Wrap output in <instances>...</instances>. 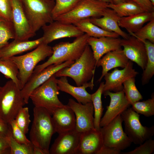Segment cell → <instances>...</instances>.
I'll return each instance as SVG.
<instances>
[{"mask_svg": "<svg viewBox=\"0 0 154 154\" xmlns=\"http://www.w3.org/2000/svg\"><path fill=\"white\" fill-rule=\"evenodd\" d=\"M11 132L10 125L0 117V133L7 135Z\"/></svg>", "mask_w": 154, "mask_h": 154, "instance_id": "obj_45", "label": "cell"}, {"mask_svg": "<svg viewBox=\"0 0 154 154\" xmlns=\"http://www.w3.org/2000/svg\"><path fill=\"white\" fill-rule=\"evenodd\" d=\"M135 78H129L123 84V90L125 96L131 105L143 99L142 95L136 86Z\"/></svg>", "mask_w": 154, "mask_h": 154, "instance_id": "obj_34", "label": "cell"}, {"mask_svg": "<svg viewBox=\"0 0 154 154\" xmlns=\"http://www.w3.org/2000/svg\"><path fill=\"white\" fill-rule=\"evenodd\" d=\"M103 94L105 96H108L110 100L109 105L106 107L105 113L100 120V127L107 125L117 116L121 115L131 105L123 90L114 92L107 91Z\"/></svg>", "mask_w": 154, "mask_h": 154, "instance_id": "obj_16", "label": "cell"}, {"mask_svg": "<svg viewBox=\"0 0 154 154\" xmlns=\"http://www.w3.org/2000/svg\"><path fill=\"white\" fill-rule=\"evenodd\" d=\"M120 18L114 10L107 7L101 17H91L90 20L93 24L104 30L115 33L123 39H127L130 35L121 30L118 25Z\"/></svg>", "mask_w": 154, "mask_h": 154, "instance_id": "obj_21", "label": "cell"}, {"mask_svg": "<svg viewBox=\"0 0 154 154\" xmlns=\"http://www.w3.org/2000/svg\"><path fill=\"white\" fill-rule=\"evenodd\" d=\"M121 40L119 37H89L87 39V43L92 50L96 63L107 53L122 48Z\"/></svg>", "mask_w": 154, "mask_h": 154, "instance_id": "obj_20", "label": "cell"}, {"mask_svg": "<svg viewBox=\"0 0 154 154\" xmlns=\"http://www.w3.org/2000/svg\"><path fill=\"white\" fill-rule=\"evenodd\" d=\"M112 1L113 3L114 4H118L127 1H129L128 0H112Z\"/></svg>", "mask_w": 154, "mask_h": 154, "instance_id": "obj_47", "label": "cell"}, {"mask_svg": "<svg viewBox=\"0 0 154 154\" xmlns=\"http://www.w3.org/2000/svg\"><path fill=\"white\" fill-rule=\"evenodd\" d=\"M0 17L12 21V8L10 0H0Z\"/></svg>", "mask_w": 154, "mask_h": 154, "instance_id": "obj_41", "label": "cell"}, {"mask_svg": "<svg viewBox=\"0 0 154 154\" xmlns=\"http://www.w3.org/2000/svg\"><path fill=\"white\" fill-rule=\"evenodd\" d=\"M52 115L55 131L58 134L75 129V115L73 110L67 105L57 109Z\"/></svg>", "mask_w": 154, "mask_h": 154, "instance_id": "obj_23", "label": "cell"}, {"mask_svg": "<svg viewBox=\"0 0 154 154\" xmlns=\"http://www.w3.org/2000/svg\"><path fill=\"white\" fill-rule=\"evenodd\" d=\"M107 7L114 10L121 17L129 16L145 11L138 4L131 1L118 4L109 3Z\"/></svg>", "mask_w": 154, "mask_h": 154, "instance_id": "obj_29", "label": "cell"}, {"mask_svg": "<svg viewBox=\"0 0 154 154\" xmlns=\"http://www.w3.org/2000/svg\"><path fill=\"white\" fill-rule=\"evenodd\" d=\"M154 5V0H149Z\"/></svg>", "mask_w": 154, "mask_h": 154, "instance_id": "obj_49", "label": "cell"}, {"mask_svg": "<svg viewBox=\"0 0 154 154\" xmlns=\"http://www.w3.org/2000/svg\"><path fill=\"white\" fill-rule=\"evenodd\" d=\"M121 115L124 123V131L132 143L139 145L153 136L154 126H143L139 115L131 108H128Z\"/></svg>", "mask_w": 154, "mask_h": 154, "instance_id": "obj_9", "label": "cell"}, {"mask_svg": "<svg viewBox=\"0 0 154 154\" xmlns=\"http://www.w3.org/2000/svg\"><path fill=\"white\" fill-rule=\"evenodd\" d=\"M55 75L37 88L31 93L29 98L35 107L44 108L52 115L55 111L65 105L60 101V91Z\"/></svg>", "mask_w": 154, "mask_h": 154, "instance_id": "obj_7", "label": "cell"}, {"mask_svg": "<svg viewBox=\"0 0 154 154\" xmlns=\"http://www.w3.org/2000/svg\"><path fill=\"white\" fill-rule=\"evenodd\" d=\"M9 124L11 129L12 136L16 141L25 144H29L31 143L27 138L25 134L18 126L15 119L11 121Z\"/></svg>", "mask_w": 154, "mask_h": 154, "instance_id": "obj_40", "label": "cell"}, {"mask_svg": "<svg viewBox=\"0 0 154 154\" xmlns=\"http://www.w3.org/2000/svg\"><path fill=\"white\" fill-rule=\"evenodd\" d=\"M131 108L137 113L146 117L154 115V94H152L151 98L142 101H138L131 105Z\"/></svg>", "mask_w": 154, "mask_h": 154, "instance_id": "obj_35", "label": "cell"}, {"mask_svg": "<svg viewBox=\"0 0 154 154\" xmlns=\"http://www.w3.org/2000/svg\"><path fill=\"white\" fill-rule=\"evenodd\" d=\"M123 122L119 115L107 125L100 127L104 145L121 151L130 146L132 143L123 130Z\"/></svg>", "mask_w": 154, "mask_h": 154, "instance_id": "obj_10", "label": "cell"}, {"mask_svg": "<svg viewBox=\"0 0 154 154\" xmlns=\"http://www.w3.org/2000/svg\"><path fill=\"white\" fill-rule=\"evenodd\" d=\"M96 64L92 50L88 44L81 55L74 63L60 69L54 75L56 77H70L77 86H81L94 79Z\"/></svg>", "mask_w": 154, "mask_h": 154, "instance_id": "obj_3", "label": "cell"}, {"mask_svg": "<svg viewBox=\"0 0 154 154\" xmlns=\"http://www.w3.org/2000/svg\"><path fill=\"white\" fill-rule=\"evenodd\" d=\"M104 82H101L97 90L91 94V100L94 109V125L97 130H99L100 120L104 110L101 99Z\"/></svg>", "mask_w": 154, "mask_h": 154, "instance_id": "obj_31", "label": "cell"}, {"mask_svg": "<svg viewBox=\"0 0 154 154\" xmlns=\"http://www.w3.org/2000/svg\"><path fill=\"white\" fill-rule=\"evenodd\" d=\"M42 43L48 44L52 41L65 38L77 37L84 33L73 24L62 23L58 21L43 27Z\"/></svg>", "mask_w": 154, "mask_h": 154, "instance_id": "obj_13", "label": "cell"}, {"mask_svg": "<svg viewBox=\"0 0 154 154\" xmlns=\"http://www.w3.org/2000/svg\"><path fill=\"white\" fill-rule=\"evenodd\" d=\"M81 133L75 129L59 134L49 150L50 154H76Z\"/></svg>", "mask_w": 154, "mask_h": 154, "instance_id": "obj_17", "label": "cell"}, {"mask_svg": "<svg viewBox=\"0 0 154 154\" xmlns=\"http://www.w3.org/2000/svg\"><path fill=\"white\" fill-rule=\"evenodd\" d=\"M55 4L52 11L54 21L58 17L72 10L81 0H53Z\"/></svg>", "mask_w": 154, "mask_h": 154, "instance_id": "obj_33", "label": "cell"}, {"mask_svg": "<svg viewBox=\"0 0 154 154\" xmlns=\"http://www.w3.org/2000/svg\"><path fill=\"white\" fill-rule=\"evenodd\" d=\"M103 145L100 130L86 131L81 133L76 154H98Z\"/></svg>", "mask_w": 154, "mask_h": 154, "instance_id": "obj_19", "label": "cell"}, {"mask_svg": "<svg viewBox=\"0 0 154 154\" xmlns=\"http://www.w3.org/2000/svg\"><path fill=\"white\" fill-rule=\"evenodd\" d=\"M15 37L12 22L0 17V50L9 43L10 39H14Z\"/></svg>", "mask_w": 154, "mask_h": 154, "instance_id": "obj_32", "label": "cell"}, {"mask_svg": "<svg viewBox=\"0 0 154 154\" xmlns=\"http://www.w3.org/2000/svg\"><path fill=\"white\" fill-rule=\"evenodd\" d=\"M26 104L21 90L12 80L7 81L0 91V117L9 123Z\"/></svg>", "mask_w": 154, "mask_h": 154, "instance_id": "obj_4", "label": "cell"}, {"mask_svg": "<svg viewBox=\"0 0 154 154\" xmlns=\"http://www.w3.org/2000/svg\"><path fill=\"white\" fill-rule=\"evenodd\" d=\"M154 152V140L152 137L146 140L134 150L123 154H151Z\"/></svg>", "mask_w": 154, "mask_h": 154, "instance_id": "obj_39", "label": "cell"}, {"mask_svg": "<svg viewBox=\"0 0 154 154\" xmlns=\"http://www.w3.org/2000/svg\"><path fill=\"white\" fill-rule=\"evenodd\" d=\"M1 87H1L0 85V91L1 90Z\"/></svg>", "mask_w": 154, "mask_h": 154, "instance_id": "obj_50", "label": "cell"}, {"mask_svg": "<svg viewBox=\"0 0 154 154\" xmlns=\"http://www.w3.org/2000/svg\"><path fill=\"white\" fill-rule=\"evenodd\" d=\"M121 44L127 58L135 62L143 70L147 60L146 50L143 42L131 35L127 39H121Z\"/></svg>", "mask_w": 154, "mask_h": 154, "instance_id": "obj_18", "label": "cell"}, {"mask_svg": "<svg viewBox=\"0 0 154 154\" xmlns=\"http://www.w3.org/2000/svg\"><path fill=\"white\" fill-rule=\"evenodd\" d=\"M59 90L67 93L74 97L78 103L84 104L92 102L91 94L87 92L86 89L90 88L92 90L94 86V79L83 85L75 86L68 82L67 77L62 76L56 79Z\"/></svg>", "mask_w": 154, "mask_h": 154, "instance_id": "obj_22", "label": "cell"}, {"mask_svg": "<svg viewBox=\"0 0 154 154\" xmlns=\"http://www.w3.org/2000/svg\"><path fill=\"white\" fill-rule=\"evenodd\" d=\"M121 151L103 145L98 154H119Z\"/></svg>", "mask_w": 154, "mask_h": 154, "instance_id": "obj_44", "label": "cell"}, {"mask_svg": "<svg viewBox=\"0 0 154 154\" xmlns=\"http://www.w3.org/2000/svg\"><path fill=\"white\" fill-rule=\"evenodd\" d=\"M33 154H45L40 148L33 145Z\"/></svg>", "mask_w": 154, "mask_h": 154, "instance_id": "obj_46", "label": "cell"}, {"mask_svg": "<svg viewBox=\"0 0 154 154\" xmlns=\"http://www.w3.org/2000/svg\"><path fill=\"white\" fill-rule=\"evenodd\" d=\"M74 25L90 37L96 38L103 37H119L117 34L115 33L106 31L93 24L90 21V18L82 19Z\"/></svg>", "mask_w": 154, "mask_h": 154, "instance_id": "obj_27", "label": "cell"}, {"mask_svg": "<svg viewBox=\"0 0 154 154\" xmlns=\"http://www.w3.org/2000/svg\"><path fill=\"white\" fill-rule=\"evenodd\" d=\"M108 3L100 0H81L71 11L60 16L54 21L74 24L85 19L100 17L108 7Z\"/></svg>", "mask_w": 154, "mask_h": 154, "instance_id": "obj_8", "label": "cell"}, {"mask_svg": "<svg viewBox=\"0 0 154 154\" xmlns=\"http://www.w3.org/2000/svg\"><path fill=\"white\" fill-rule=\"evenodd\" d=\"M74 61L70 60L60 64H52L38 73H33L21 90V95L25 104L28 103L30 96L34 90L45 82L58 71L64 68L69 66Z\"/></svg>", "mask_w": 154, "mask_h": 154, "instance_id": "obj_12", "label": "cell"}, {"mask_svg": "<svg viewBox=\"0 0 154 154\" xmlns=\"http://www.w3.org/2000/svg\"><path fill=\"white\" fill-rule=\"evenodd\" d=\"M10 149L6 136L0 133V154H10Z\"/></svg>", "mask_w": 154, "mask_h": 154, "instance_id": "obj_42", "label": "cell"}, {"mask_svg": "<svg viewBox=\"0 0 154 154\" xmlns=\"http://www.w3.org/2000/svg\"><path fill=\"white\" fill-rule=\"evenodd\" d=\"M90 37L86 34L76 37L72 42H61L52 47L53 53L48 59L37 66L33 73H38L49 66L58 64L68 60L75 61L81 55L88 44Z\"/></svg>", "mask_w": 154, "mask_h": 154, "instance_id": "obj_2", "label": "cell"}, {"mask_svg": "<svg viewBox=\"0 0 154 154\" xmlns=\"http://www.w3.org/2000/svg\"><path fill=\"white\" fill-rule=\"evenodd\" d=\"M30 117L29 108L23 107L15 119L18 126L25 134L28 133L29 130V126L31 122Z\"/></svg>", "mask_w": 154, "mask_h": 154, "instance_id": "obj_38", "label": "cell"}, {"mask_svg": "<svg viewBox=\"0 0 154 154\" xmlns=\"http://www.w3.org/2000/svg\"><path fill=\"white\" fill-rule=\"evenodd\" d=\"M129 60L122 48L105 54L96 63V66H101L102 68V74L98 82H100L105 74L111 70L119 67L124 68Z\"/></svg>", "mask_w": 154, "mask_h": 154, "instance_id": "obj_24", "label": "cell"}, {"mask_svg": "<svg viewBox=\"0 0 154 154\" xmlns=\"http://www.w3.org/2000/svg\"><path fill=\"white\" fill-rule=\"evenodd\" d=\"M130 35L141 41L147 40L154 43V19L148 22L136 32Z\"/></svg>", "mask_w": 154, "mask_h": 154, "instance_id": "obj_37", "label": "cell"}, {"mask_svg": "<svg viewBox=\"0 0 154 154\" xmlns=\"http://www.w3.org/2000/svg\"><path fill=\"white\" fill-rule=\"evenodd\" d=\"M139 5L145 11H154V5L149 0H128Z\"/></svg>", "mask_w": 154, "mask_h": 154, "instance_id": "obj_43", "label": "cell"}, {"mask_svg": "<svg viewBox=\"0 0 154 154\" xmlns=\"http://www.w3.org/2000/svg\"><path fill=\"white\" fill-rule=\"evenodd\" d=\"M10 149V154H33V145L19 143L13 137L11 132L6 135Z\"/></svg>", "mask_w": 154, "mask_h": 154, "instance_id": "obj_36", "label": "cell"}, {"mask_svg": "<svg viewBox=\"0 0 154 154\" xmlns=\"http://www.w3.org/2000/svg\"><path fill=\"white\" fill-rule=\"evenodd\" d=\"M138 73L133 68L132 62L130 60L123 69L115 68L111 72H107L104 77L105 82L103 93L107 91L117 92L123 90L124 82L129 78L135 77Z\"/></svg>", "mask_w": 154, "mask_h": 154, "instance_id": "obj_15", "label": "cell"}, {"mask_svg": "<svg viewBox=\"0 0 154 154\" xmlns=\"http://www.w3.org/2000/svg\"><path fill=\"white\" fill-rule=\"evenodd\" d=\"M19 69L16 64L10 58H0V72L7 78L10 79L21 89L18 78Z\"/></svg>", "mask_w": 154, "mask_h": 154, "instance_id": "obj_30", "label": "cell"}, {"mask_svg": "<svg viewBox=\"0 0 154 154\" xmlns=\"http://www.w3.org/2000/svg\"><path fill=\"white\" fill-rule=\"evenodd\" d=\"M154 19V11H144L131 16L121 17L119 27L126 29L130 34L137 31L145 24Z\"/></svg>", "mask_w": 154, "mask_h": 154, "instance_id": "obj_26", "label": "cell"}, {"mask_svg": "<svg viewBox=\"0 0 154 154\" xmlns=\"http://www.w3.org/2000/svg\"><path fill=\"white\" fill-rule=\"evenodd\" d=\"M42 42V38L30 40L15 39L0 50V58H9L34 49Z\"/></svg>", "mask_w": 154, "mask_h": 154, "instance_id": "obj_25", "label": "cell"}, {"mask_svg": "<svg viewBox=\"0 0 154 154\" xmlns=\"http://www.w3.org/2000/svg\"><path fill=\"white\" fill-rule=\"evenodd\" d=\"M102 1L106 2L108 3H113V2L112 0H100Z\"/></svg>", "mask_w": 154, "mask_h": 154, "instance_id": "obj_48", "label": "cell"}, {"mask_svg": "<svg viewBox=\"0 0 154 154\" xmlns=\"http://www.w3.org/2000/svg\"><path fill=\"white\" fill-rule=\"evenodd\" d=\"M30 27L35 33L54 20L52 11L55 4L53 0H22Z\"/></svg>", "mask_w": 154, "mask_h": 154, "instance_id": "obj_6", "label": "cell"}, {"mask_svg": "<svg viewBox=\"0 0 154 154\" xmlns=\"http://www.w3.org/2000/svg\"><path fill=\"white\" fill-rule=\"evenodd\" d=\"M141 41L145 45L147 56V62L141 78V84L144 85L149 83L154 75V43L147 40Z\"/></svg>", "mask_w": 154, "mask_h": 154, "instance_id": "obj_28", "label": "cell"}, {"mask_svg": "<svg viewBox=\"0 0 154 154\" xmlns=\"http://www.w3.org/2000/svg\"><path fill=\"white\" fill-rule=\"evenodd\" d=\"M33 119L30 133V140L35 146L41 149L45 154H49L52 136L56 133L51 115L45 108L35 107Z\"/></svg>", "mask_w": 154, "mask_h": 154, "instance_id": "obj_1", "label": "cell"}, {"mask_svg": "<svg viewBox=\"0 0 154 154\" xmlns=\"http://www.w3.org/2000/svg\"><path fill=\"white\" fill-rule=\"evenodd\" d=\"M73 111L76 117L75 129L81 133L95 129L94 109L92 102L84 104L70 99L67 105Z\"/></svg>", "mask_w": 154, "mask_h": 154, "instance_id": "obj_14", "label": "cell"}, {"mask_svg": "<svg viewBox=\"0 0 154 154\" xmlns=\"http://www.w3.org/2000/svg\"><path fill=\"white\" fill-rule=\"evenodd\" d=\"M52 53V47L42 42L30 52L10 58L18 68V78L21 82V89L33 74L38 63L47 57H50Z\"/></svg>", "mask_w": 154, "mask_h": 154, "instance_id": "obj_5", "label": "cell"}, {"mask_svg": "<svg viewBox=\"0 0 154 154\" xmlns=\"http://www.w3.org/2000/svg\"><path fill=\"white\" fill-rule=\"evenodd\" d=\"M12 8V22L15 32L14 39L28 40L36 35L29 23L22 0H10Z\"/></svg>", "mask_w": 154, "mask_h": 154, "instance_id": "obj_11", "label": "cell"}]
</instances>
